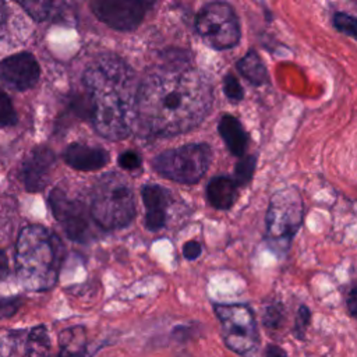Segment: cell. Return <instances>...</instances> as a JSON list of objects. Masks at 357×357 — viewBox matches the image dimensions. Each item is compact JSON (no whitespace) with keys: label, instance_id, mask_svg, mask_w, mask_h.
<instances>
[{"label":"cell","instance_id":"6da1fadb","mask_svg":"<svg viewBox=\"0 0 357 357\" xmlns=\"http://www.w3.org/2000/svg\"><path fill=\"white\" fill-rule=\"evenodd\" d=\"M212 102V86L202 73L190 66H165L137 86L135 126L153 137L183 134L208 116Z\"/></svg>","mask_w":357,"mask_h":357},{"label":"cell","instance_id":"7a4b0ae2","mask_svg":"<svg viewBox=\"0 0 357 357\" xmlns=\"http://www.w3.org/2000/svg\"><path fill=\"white\" fill-rule=\"evenodd\" d=\"M88 112L96 132L107 139L128 137L135 126L134 74L116 56H100L84 73Z\"/></svg>","mask_w":357,"mask_h":357},{"label":"cell","instance_id":"3957f363","mask_svg":"<svg viewBox=\"0 0 357 357\" xmlns=\"http://www.w3.org/2000/svg\"><path fill=\"white\" fill-rule=\"evenodd\" d=\"M63 245L60 240L39 225L25 226L15 244V269L20 283L31 291H43L57 280Z\"/></svg>","mask_w":357,"mask_h":357},{"label":"cell","instance_id":"277c9868","mask_svg":"<svg viewBox=\"0 0 357 357\" xmlns=\"http://www.w3.org/2000/svg\"><path fill=\"white\" fill-rule=\"evenodd\" d=\"M89 213L106 230L130 225L135 215V199L128 180L119 173L102 176L92 190Z\"/></svg>","mask_w":357,"mask_h":357},{"label":"cell","instance_id":"5b68a950","mask_svg":"<svg viewBox=\"0 0 357 357\" xmlns=\"http://www.w3.org/2000/svg\"><path fill=\"white\" fill-rule=\"evenodd\" d=\"M303 222V199L297 188L286 187L275 192L266 212V234L271 244L287 250Z\"/></svg>","mask_w":357,"mask_h":357},{"label":"cell","instance_id":"8992f818","mask_svg":"<svg viewBox=\"0 0 357 357\" xmlns=\"http://www.w3.org/2000/svg\"><path fill=\"white\" fill-rule=\"evenodd\" d=\"M211 160L212 149L208 144H185L159 153L153 159V167L169 180L194 184L208 170Z\"/></svg>","mask_w":357,"mask_h":357},{"label":"cell","instance_id":"52a82bcc","mask_svg":"<svg viewBox=\"0 0 357 357\" xmlns=\"http://www.w3.org/2000/svg\"><path fill=\"white\" fill-rule=\"evenodd\" d=\"M195 28L202 40L215 50L231 49L240 40L237 15L226 1L205 4L197 15Z\"/></svg>","mask_w":357,"mask_h":357},{"label":"cell","instance_id":"ba28073f","mask_svg":"<svg viewBox=\"0 0 357 357\" xmlns=\"http://www.w3.org/2000/svg\"><path fill=\"white\" fill-rule=\"evenodd\" d=\"M226 346L238 354H248L258 344V329L252 311L244 304H215Z\"/></svg>","mask_w":357,"mask_h":357},{"label":"cell","instance_id":"9c48e42d","mask_svg":"<svg viewBox=\"0 0 357 357\" xmlns=\"http://www.w3.org/2000/svg\"><path fill=\"white\" fill-rule=\"evenodd\" d=\"M49 205L53 216L60 223L70 240L84 243L89 238L91 213L86 211L82 202L71 199L64 191L54 188L49 195Z\"/></svg>","mask_w":357,"mask_h":357},{"label":"cell","instance_id":"30bf717a","mask_svg":"<svg viewBox=\"0 0 357 357\" xmlns=\"http://www.w3.org/2000/svg\"><path fill=\"white\" fill-rule=\"evenodd\" d=\"M91 8L107 26L127 32L134 31L142 22L146 0H91Z\"/></svg>","mask_w":357,"mask_h":357},{"label":"cell","instance_id":"8fae6325","mask_svg":"<svg viewBox=\"0 0 357 357\" xmlns=\"http://www.w3.org/2000/svg\"><path fill=\"white\" fill-rule=\"evenodd\" d=\"M40 77V67L36 59L21 52L8 56L0 64V78L4 85L14 91H26L36 85Z\"/></svg>","mask_w":357,"mask_h":357},{"label":"cell","instance_id":"7c38bea8","mask_svg":"<svg viewBox=\"0 0 357 357\" xmlns=\"http://www.w3.org/2000/svg\"><path fill=\"white\" fill-rule=\"evenodd\" d=\"M56 156L47 146H38L26 156L22 165V180L25 188L31 192L43 190L49 180L54 166Z\"/></svg>","mask_w":357,"mask_h":357},{"label":"cell","instance_id":"4fadbf2b","mask_svg":"<svg viewBox=\"0 0 357 357\" xmlns=\"http://www.w3.org/2000/svg\"><path fill=\"white\" fill-rule=\"evenodd\" d=\"M146 208L145 226L151 231H158L166 225V211L170 202V192L158 184H145L141 190Z\"/></svg>","mask_w":357,"mask_h":357},{"label":"cell","instance_id":"5bb4252c","mask_svg":"<svg viewBox=\"0 0 357 357\" xmlns=\"http://www.w3.org/2000/svg\"><path fill=\"white\" fill-rule=\"evenodd\" d=\"M63 158L68 166L81 172L99 170L109 162V153L96 146L71 144L66 148Z\"/></svg>","mask_w":357,"mask_h":357},{"label":"cell","instance_id":"9a60e30c","mask_svg":"<svg viewBox=\"0 0 357 357\" xmlns=\"http://www.w3.org/2000/svg\"><path fill=\"white\" fill-rule=\"evenodd\" d=\"M218 130L220 137L226 142L229 151L236 156H243L247 148L248 135L244 131L241 123L236 117L225 114L219 120Z\"/></svg>","mask_w":357,"mask_h":357},{"label":"cell","instance_id":"2e32d148","mask_svg":"<svg viewBox=\"0 0 357 357\" xmlns=\"http://www.w3.org/2000/svg\"><path fill=\"white\" fill-rule=\"evenodd\" d=\"M208 199L216 209H229L237 194V184L233 178L226 176L213 177L206 188Z\"/></svg>","mask_w":357,"mask_h":357},{"label":"cell","instance_id":"e0dca14e","mask_svg":"<svg viewBox=\"0 0 357 357\" xmlns=\"http://www.w3.org/2000/svg\"><path fill=\"white\" fill-rule=\"evenodd\" d=\"M59 357H85L86 354L85 331L81 326L64 329L59 336Z\"/></svg>","mask_w":357,"mask_h":357},{"label":"cell","instance_id":"ac0fdd59","mask_svg":"<svg viewBox=\"0 0 357 357\" xmlns=\"http://www.w3.org/2000/svg\"><path fill=\"white\" fill-rule=\"evenodd\" d=\"M237 70L252 85H264L268 81L266 67L254 50H250L237 61Z\"/></svg>","mask_w":357,"mask_h":357},{"label":"cell","instance_id":"d6986e66","mask_svg":"<svg viewBox=\"0 0 357 357\" xmlns=\"http://www.w3.org/2000/svg\"><path fill=\"white\" fill-rule=\"evenodd\" d=\"M26 357H49L50 356V337L43 325L35 326L26 336L25 342Z\"/></svg>","mask_w":357,"mask_h":357},{"label":"cell","instance_id":"ffe728a7","mask_svg":"<svg viewBox=\"0 0 357 357\" xmlns=\"http://www.w3.org/2000/svg\"><path fill=\"white\" fill-rule=\"evenodd\" d=\"M35 21H45L52 8L50 0H15Z\"/></svg>","mask_w":357,"mask_h":357},{"label":"cell","instance_id":"44dd1931","mask_svg":"<svg viewBox=\"0 0 357 357\" xmlns=\"http://www.w3.org/2000/svg\"><path fill=\"white\" fill-rule=\"evenodd\" d=\"M255 166H257V159L255 156L250 155V156H245L243 158L237 165H236V169H234V181L237 185H244L247 184L252 174H254V170H255Z\"/></svg>","mask_w":357,"mask_h":357},{"label":"cell","instance_id":"7402d4cb","mask_svg":"<svg viewBox=\"0 0 357 357\" xmlns=\"http://www.w3.org/2000/svg\"><path fill=\"white\" fill-rule=\"evenodd\" d=\"M17 123V113L6 92L0 89V127H10Z\"/></svg>","mask_w":357,"mask_h":357},{"label":"cell","instance_id":"603a6c76","mask_svg":"<svg viewBox=\"0 0 357 357\" xmlns=\"http://www.w3.org/2000/svg\"><path fill=\"white\" fill-rule=\"evenodd\" d=\"M223 91H225V95L231 102H240L244 98V91H243L238 79L233 74H227L223 78Z\"/></svg>","mask_w":357,"mask_h":357},{"label":"cell","instance_id":"cb8c5ba5","mask_svg":"<svg viewBox=\"0 0 357 357\" xmlns=\"http://www.w3.org/2000/svg\"><path fill=\"white\" fill-rule=\"evenodd\" d=\"M333 26L337 31H340L351 38H356V18L354 17L344 14V13H335Z\"/></svg>","mask_w":357,"mask_h":357},{"label":"cell","instance_id":"d4e9b609","mask_svg":"<svg viewBox=\"0 0 357 357\" xmlns=\"http://www.w3.org/2000/svg\"><path fill=\"white\" fill-rule=\"evenodd\" d=\"M264 325L271 329L275 331L278 328H280L282 322H283V311L282 307L279 304H273L265 308V314H264Z\"/></svg>","mask_w":357,"mask_h":357},{"label":"cell","instance_id":"484cf974","mask_svg":"<svg viewBox=\"0 0 357 357\" xmlns=\"http://www.w3.org/2000/svg\"><path fill=\"white\" fill-rule=\"evenodd\" d=\"M311 319V312L305 305H300L298 311H297V317H296V322H294V335L298 339L304 337V333L307 331V326L310 324Z\"/></svg>","mask_w":357,"mask_h":357},{"label":"cell","instance_id":"4316f807","mask_svg":"<svg viewBox=\"0 0 357 357\" xmlns=\"http://www.w3.org/2000/svg\"><path fill=\"white\" fill-rule=\"evenodd\" d=\"M21 304L22 301L20 297H0V319L13 317Z\"/></svg>","mask_w":357,"mask_h":357},{"label":"cell","instance_id":"83f0119b","mask_svg":"<svg viewBox=\"0 0 357 357\" xmlns=\"http://www.w3.org/2000/svg\"><path fill=\"white\" fill-rule=\"evenodd\" d=\"M119 165L123 169L134 170L141 166V156L135 151H126L119 155Z\"/></svg>","mask_w":357,"mask_h":357},{"label":"cell","instance_id":"f1b7e54d","mask_svg":"<svg viewBox=\"0 0 357 357\" xmlns=\"http://www.w3.org/2000/svg\"><path fill=\"white\" fill-rule=\"evenodd\" d=\"M202 252V247L198 241L195 240H191V241H187L184 245H183V255L185 259H190V261H194L197 259Z\"/></svg>","mask_w":357,"mask_h":357},{"label":"cell","instance_id":"f546056e","mask_svg":"<svg viewBox=\"0 0 357 357\" xmlns=\"http://www.w3.org/2000/svg\"><path fill=\"white\" fill-rule=\"evenodd\" d=\"M346 303H347V308H349V312L351 317H356L357 315V290H356V286L351 287L347 298H346Z\"/></svg>","mask_w":357,"mask_h":357},{"label":"cell","instance_id":"4dcf8cb0","mask_svg":"<svg viewBox=\"0 0 357 357\" xmlns=\"http://www.w3.org/2000/svg\"><path fill=\"white\" fill-rule=\"evenodd\" d=\"M265 357H287V354L282 347L276 344H269L265 350Z\"/></svg>","mask_w":357,"mask_h":357},{"label":"cell","instance_id":"1f68e13d","mask_svg":"<svg viewBox=\"0 0 357 357\" xmlns=\"http://www.w3.org/2000/svg\"><path fill=\"white\" fill-rule=\"evenodd\" d=\"M8 272V264H7V257L6 254L0 250V280H3L7 276Z\"/></svg>","mask_w":357,"mask_h":357},{"label":"cell","instance_id":"d6a6232c","mask_svg":"<svg viewBox=\"0 0 357 357\" xmlns=\"http://www.w3.org/2000/svg\"><path fill=\"white\" fill-rule=\"evenodd\" d=\"M6 21V4L3 0H0V29L4 25Z\"/></svg>","mask_w":357,"mask_h":357}]
</instances>
